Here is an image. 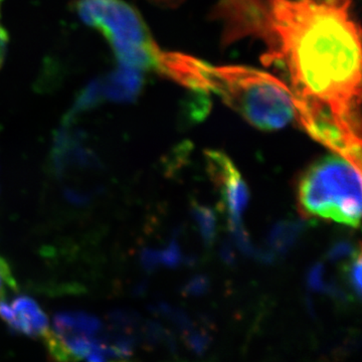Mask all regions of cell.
<instances>
[{"label": "cell", "instance_id": "6da1fadb", "mask_svg": "<svg viewBox=\"0 0 362 362\" xmlns=\"http://www.w3.org/2000/svg\"><path fill=\"white\" fill-rule=\"evenodd\" d=\"M352 0H242L238 39L264 40L267 59L290 78L296 117L308 134L361 166V30Z\"/></svg>", "mask_w": 362, "mask_h": 362}, {"label": "cell", "instance_id": "7a4b0ae2", "mask_svg": "<svg viewBox=\"0 0 362 362\" xmlns=\"http://www.w3.org/2000/svg\"><path fill=\"white\" fill-rule=\"evenodd\" d=\"M163 75L189 89L216 94L259 129H281L296 117L289 86L265 71L244 66H213L168 52Z\"/></svg>", "mask_w": 362, "mask_h": 362}, {"label": "cell", "instance_id": "3957f363", "mask_svg": "<svg viewBox=\"0 0 362 362\" xmlns=\"http://www.w3.org/2000/svg\"><path fill=\"white\" fill-rule=\"evenodd\" d=\"M298 202L306 216L357 228L361 216V168L338 154L324 157L300 177Z\"/></svg>", "mask_w": 362, "mask_h": 362}, {"label": "cell", "instance_id": "277c9868", "mask_svg": "<svg viewBox=\"0 0 362 362\" xmlns=\"http://www.w3.org/2000/svg\"><path fill=\"white\" fill-rule=\"evenodd\" d=\"M76 11L103 35L121 66L160 73L164 51L134 7L124 0H77Z\"/></svg>", "mask_w": 362, "mask_h": 362}, {"label": "cell", "instance_id": "5b68a950", "mask_svg": "<svg viewBox=\"0 0 362 362\" xmlns=\"http://www.w3.org/2000/svg\"><path fill=\"white\" fill-rule=\"evenodd\" d=\"M103 330V324L94 315L64 312L54 317V328L44 337L45 346L58 361H109V337Z\"/></svg>", "mask_w": 362, "mask_h": 362}, {"label": "cell", "instance_id": "8992f818", "mask_svg": "<svg viewBox=\"0 0 362 362\" xmlns=\"http://www.w3.org/2000/svg\"><path fill=\"white\" fill-rule=\"evenodd\" d=\"M209 173L221 190L230 228L242 226V214L249 204V190L232 160L221 152L206 154Z\"/></svg>", "mask_w": 362, "mask_h": 362}, {"label": "cell", "instance_id": "52a82bcc", "mask_svg": "<svg viewBox=\"0 0 362 362\" xmlns=\"http://www.w3.org/2000/svg\"><path fill=\"white\" fill-rule=\"evenodd\" d=\"M0 319L9 329L32 338H44L49 332V319L40 305L26 296L11 300L0 298Z\"/></svg>", "mask_w": 362, "mask_h": 362}, {"label": "cell", "instance_id": "ba28073f", "mask_svg": "<svg viewBox=\"0 0 362 362\" xmlns=\"http://www.w3.org/2000/svg\"><path fill=\"white\" fill-rule=\"evenodd\" d=\"M304 228V223L300 221H286L277 223L269 237L272 250L279 254L287 252L296 243Z\"/></svg>", "mask_w": 362, "mask_h": 362}, {"label": "cell", "instance_id": "9c48e42d", "mask_svg": "<svg viewBox=\"0 0 362 362\" xmlns=\"http://www.w3.org/2000/svg\"><path fill=\"white\" fill-rule=\"evenodd\" d=\"M192 213L199 226L204 243L206 245L213 244L216 233V220L214 211L209 207L194 204Z\"/></svg>", "mask_w": 362, "mask_h": 362}, {"label": "cell", "instance_id": "30bf717a", "mask_svg": "<svg viewBox=\"0 0 362 362\" xmlns=\"http://www.w3.org/2000/svg\"><path fill=\"white\" fill-rule=\"evenodd\" d=\"M346 281L351 288L352 291L356 293L357 297L361 296V251L356 252L351 257L346 269Z\"/></svg>", "mask_w": 362, "mask_h": 362}, {"label": "cell", "instance_id": "8fae6325", "mask_svg": "<svg viewBox=\"0 0 362 362\" xmlns=\"http://www.w3.org/2000/svg\"><path fill=\"white\" fill-rule=\"evenodd\" d=\"M16 284L13 273L4 259L0 258V298L4 297L9 290H16Z\"/></svg>", "mask_w": 362, "mask_h": 362}, {"label": "cell", "instance_id": "7c38bea8", "mask_svg": "<svg viewBox=\"0 0 362 362\" xmlns=\"http://www.w3.org/2000/svg\"><path fill=\"white\" fill-rule=\"evenodd\" d=\"M359 250L356 251V247L351 243L342 240V242H338L331 247L328 257L332 261H338V259L351 258Z\"/></svg>", "mask_w": 362, "mask_h": 362}, {"label": "cell", "instance_id": "4fadbf2b", "mask_svg": "<svg viewBox=\"0 0 362 362\" xmlns=\"http://www.w3.org/2000/svg\"><path fill=\"white\" fill-rule=\"evenodd\" d=\"M323 266L320 264H317L311 269L308 274V284L312 289L316 290V291H323V290L329 291L330 287L326 286L323 280Z\"/></svg>", "mask_w": 362, "mask_h": 362}, {"label": "cell", "instance_id": "5bb4252c", "mask_svg": "<svg viewBox=\"0 0 362 362\" xmlns=\"http://www.w3.org/2000/svg\"><path fill=\"white\" fill-rule=\"evenodd\" d=\"M209 289V281L206 278L199 276L192 279L188 284L185 286V294L192 295V296H197V295L204 294Z\"/></svg>", "mask_w": 362, "mask_h": 362}, {"label": "cell", "instance_id": "9a60e30c", "mask_svg": "<svg viewBox=\"0 0 362 362\" xmlns=\"http://www.w3.org/2000/svg\"><path fill=\"white\" fill-rule=\"evenodd\" d=\"M188 344L197 352H202L207 346V337L202 333H192L187 338Z\"/></svg>", "mask_w": 362, "mask_h": 362}, {"label": "cell", "instance_id": "2e32d148", "mask_svg": "<svg viewBox=\"0 0 362 362\" xmlns=\"http://www.w3.org/2000/svg\"><path fill=\"white\" fill-rule=\"evenodd\" d=\"M7 40H8L7 33L6 30L0 26V66L4 63V57H6Z\"/></svg>", "mask_w": 362, "mask_h": 362}, {"label": "cell", "instance_id": "e0dca14e", "mask_svg": "<svg viewBox=\"0 0 362 362\" xmlns=\"http://www.w3.org/2000/svg\"><path fill=\"white\" fill-rule=\"evenodd\" d=\"M223 257L226 259V261L228 262V263H233V254L232 249H230V247L228 246V245L223 247Z\"/></svg>", "mask_w": 362, "mask_h": 362}, {"label": "cell", "instance_id": "ac0fdd59", "mask_svg": "<svg viewBox=\"0 0 362 362\" xmlns=\"http://www.w3.org/2000/svg\"><path fill=\"white\" fill-rule=\"evenodd\" d=\"M0 2H1V0H0Z\"/></svg>", "mask_w": 362, "mask_h": 362}]
</instances>
